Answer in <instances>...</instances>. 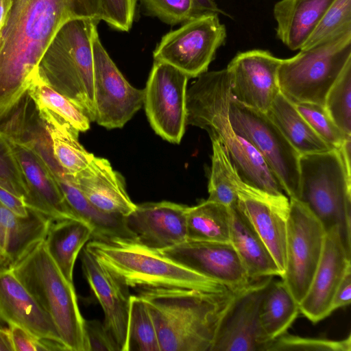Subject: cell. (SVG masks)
Returning <instances> with one entry per match:
<instances>
[{
    "label": "cell",
    "mask_w": 351,
    "mask_h": 351,
    "mask_svg": "<svg viewBox=\"0 0 351 351\" xmlns=\"http://www.w3.org/2000/svg\"><path fill=\"white\" fill-rule=\"evenodd\" d=\"M0 185L23 198L25 202L28 193L25 180L8 141L1 134Z\"/></svg>",
    "instance_id": "obj_39"
},
{
    "label": "cell",
    "mask_w": 351,
    "mask_h": 351,
    "mask_svg": "<svg viewBox=\"0 0 351 351\" xmlns=\"http://www.w3.org/2000/svg\"><path fill=\"white\" fill-rule=\"evenodd\" d=\"M295 105L314 132L332 149H339L351 136L343 133L324 106L308 102Z\"/></svg>",
    "instance_id": "obj_37"
},
{
    "label": "cell",
    "mask_w": 351,
    "mask_h": 351,
    "mask_svg": "<svg viewBox=\"0 0 351 351\" xmlns=\"http://www.w3.org/2000/svg\"><path fill=\"white\" fill-rule=\"evenodd\" d=\"M159 252L231 290L243 289L252 281L230 242L187 239Z\"/></svg>",
    "instance_id": "obj_18"
},
{
    "label": "cell",
    "mask_w": 351,
    "mask_h": 351,
    "mask_svg": "<svg viewBox=\"0 0 351 351\" xmlns=\"http://www.w3.org/2000/svg\"><path fill=\"white\" fill-rule=\"evenodd\" d=\"M243 289H141L138 295L152 317L160 351H211L223 316Z\"/></svg>",
    "instance_id": "obj_3"
},
{
    "label": "cell",
    "mask_w": 351,
    "mask_h": 351,
    "mask_svg": "<svg viewBox=\"0 0 351 351\" xmlns=\"http://www.w3.org/2000/svg\"><path fill=\"white\" fill-rule=\"evenodd\" d=\"M281 61L265 50L237 53L226 67L232 97L265 113L280 93L278 70Z\"/></svg>",
    "instance_id": "obj_17"
},
{
    "label": "cell",
    "mask_w": 351,
    "mask_h": 351,
    "mask_svg": "<svg viewBox=\"0 0 351 351\" xmlns=\"http://www.w3.org/2000/svg\"><path fill=\"white\" fill-rule=\"evenodd\" d=\"M0 258H1V255H0Z\"/></svg>",
    "instance_id": "obj_49"
},
{
    "label": "cell",
    "mask_w": 351,
    "mask_h": 351,
    "mask_svg": "<svg viewBox=\"0 0 351 351\" xmlns=\"http://www.w3.org/2000/svg\"><path fill=\"white\" fill-rule=\"evenodd\" d=\"M148 15L175 25L191 18L192 0H138Z\"/></svg>",
    "instance_id": "obj_40"
},
{
    "label": "cell",
    "mask_w": 351,
    "mask_h": 351,
    "mask_svg": "<svg viewBox=\"0 0 351 351\" xmlns=\"http://www.w3.org/2000/svg\"><path fill=\"white\" fill-rule=\"evenodd\" d=\"M298 199L326 231L339 228L345 249L351 254V175L338 149L300 156Z\"/></svg>",
    "instance_id": "obj_7"
},
{
    "label": "cell",
    "mask_w": 351,
    "mask_h": 351,
    "mask_svg": "<svg viewBox=\"0 0 351 351\" xmlns=\"http://www.w3.org/2000/svg\"><path fill=\"white\" fill-rule=\"evenodd\" d=\"M230 207L204 200L187 208V239L230 242Z\"/></svg>",
    "instance_id": "obj_31"
},
{
    "label": "cell",
    "mask_w": 351,
    "mask_h": 351,
    "mask_svg": "<svg viewBox=\"0 0 351 351\" xmlns=\"http://www.w3.org/2000/svg\"><path fill=\"white\" fill-rule=\"evenodd\" d=\"M0 203L14 213L26 216L28 208L23 198L0 185Z\"/></svg>",
    "instance_id": "obj_45"
},
{
    "label": "cell",
    "mask_w": 351,
    "mask_h": 351,
    "mask_svg": "<svg viewBox=\"0 0 351 351\" xmlns=\"http://www.w3.org/2000/svg\"><path fill=\"white\" fill-rule=\"evenodd\" d=\"M101 0H12L0 32V119L27 91L59 29L77 19L100 21Z\"/></svg>",
    "instance_id": "obj_1"
},
{
    "label": "cell",
    "mask_w": 351,
    "mask_h": 351,
    "mask_svg": "<svg viewBox=\"0 0 351 351\" xmlns=\"http://www.w3.org/2000/svg\"><path fill=\"white\" fill-rule=\"evenodd\" d=\"M8 330L14 351H68L62 343L38 337L19 325H8Z\"/></svg>",
    "instance_id": "obj_42"
},
{
    "label": "cell",
    "mask_w": 351,
    "mask_h": 351,
    "mask_svg": "<svg viewBox=\"0 0 351 351\" xmlns=\"http://www.w3.org/2000/svg\"><path fill=\"white\" fill-rule=\"evenodd\" d=\"M52 221L29 208L27 215H18L0 203V265L11 267L36 244L45 239Z\"/></svg>",
    "instance_id": "obj_24"
},
{
    "label": "cell",
    "mask_w": 351,
    "mask_h": 351,
    "mask_svg": "<svg viewBox=\"0 0 351 351\" xmlns=\"http://www.w3.org/2000/svg\"><path fill=\"white\" fill-rule=\"evenodd\" d=\"M324 106L343 133L351 136V62L329 90Z\"/></svg>",
    "instance_id": "obj_36"
},
{
    "label": "cell",
    "mask_w": 351,
    "mask_h": 351,
    "mask_svg": "<svg viewBox=\"0 0 351 351\" xmlns=\"http://www.w3.org/2000/svg\"><path fill=\"white\" fill-rule=\"evenodd\" d=\"M351 300V268H350L338 285L331 302V311L350 304Z\"/></svg>",
    "instance_id": "obj_44"
},
{
    "label": "cell",
    "mask_w": 351,
    "mask_h": 351,
    "mask_svg": "<svg viewBox=\"0 0 351 351\" xmlns=\"http://www.w3.org/2000/svg\"><path fill=\"white\" fill-rule=\"evenodd\" d=\"M137 0H101V21L110 27L128 32L132 25Z\"/></svg>",
    "instance_id": "obj_41"
},
{
    "label": "cell",
    "mask_w": 351,
    "mask_h": 351,
    "mask_svg": "<svg viewBox=\"0 0 351 351\" xmlns=\"http://www.w3.org/2000/svg\"><path fill=\"white\" fill-rule=\"evenodd\" d=\"M300 313L299 303L284 282L273 280L265 289L259 306L262 328L273 340L287 332Z\"/></svg>",
    "instance_id": "obj_30"
},
{
    "label": "cell",
    "mask_w": 351,
    "mask_h": 351,
    "mask_svg": "<svg viewBox=\"0 0 351 351\" xmlns=\"http://www.w3.org/2000/svg\"><path fill=\"white\" fill-rule=\"evenodd\" d=\"M226 29L217 14H204L183 23L165 34L153 52L154 61L169 64L195 78L207 71Z\"/></svg>",
    "instance_id": "obj_10"
},
{
    "label": "cell",
    "mask_w": 351,
    "mask_h": 351,
    "mask_svg": "<svg viewBox=\"0 0 351 351\" xmlns=\"http://www.w3.org/2000/svg\"><path fill=\"white\" fill-rule=\"evenodd\" d=\"M69 176L85 197L106 213L125 217L136 208L123 178L106 158L94 156L85 169Z\"/></svg>",
    "instance_id": "obj_23"
},
{
    "label": "cell",
    "mask_w": 351,
    "mask_h": 351,
    "mask_svg": "<svg viewBox=\"0 0 351 351\" xmlns=\"http://www.w3.org/2000/svg\"><path fill=\"white\" fill-rule=\"evenodd\" d=\"M11 5L12 0H0V32L6 21Z\"/></svg>",
    "instance_id": "obj_48"
},
{
    "label": "cell",
    "mask_w": 351,
    "mask_h": 351,
    "mask_svg": "<svg viewBox=\"0 0 351 351\" xmlns=\"http://www.w3.org/2000/svg\"><path fill=\"white\" fill-rule=\"evenodd\" d=\"M27 93L39 112L53 114L69 124L79 132L90 128L88 117L69 99L43 82L36 74Z\"/></svg>",
    "instance_id": "obj_32"
},
{
    "label": "cell",
    "mask_w": 351,
    "mask_h": 351,
    "mask_svg": "<svg viewBox=\"0 0 351 351\" xmlns=\"http://www.w3.org/2000/svg\"><path fill=\"white\" fill-rule=\"evenodd\" d=\"M0 134L8 141L25 180L28 193L25 203L27 208L40 213L52 221L78 219L41 157L7 117L0 119Z\"/></svg>",
    "instance_id": "obj_12"
},
{
    "label": "cell",
    "mask_w": 351,
    "mask_h": 351,
    "mask_svg": "<svg viewBox=\"0 0 351 351\" xmlns=\"http://www.w3.org/2000/svg\"><path fill=\"white\" fill-rule=\"evenodd\" d=\"M222 14L226 12L219 9L215 0H192L191 18H195L204 14Z\"/></svg>",
    "instance_id": "obj_46"
},
{
    "label": "cell",
    "mask_w": 351,
    "mask_h": 351,
    "mask_svg": "<svg viewBox=\"0 0 351 351\" xmlns=\"http://www.w3.org/2000/svg\"><path fill=\"white\" fill-rule=\"evenodd\" d=\"M350 351L351 337L341 340L303 337L290 335L288 332L273 339L267 351Z\"/></svg>",
    "instance_id": "obj_38"
},
{
    "label": "cell",
    "mask_w": 351,
    "mask_h": 351,
    "mask_svg": "<svg viewBox=\"0 0 351 351\" xmlns=\"http://www.w3.org/2000/svg\"><path fill=\"white\" fill-rule=\"evenodd\" d=\"M0 351H14L8 328H0Z\"/></svg>",
    "instance_id": "obj_47"
},
{
    "label": "cell",
    "mask_w": 351,
    "mask_h": 351,
    "mask_svg": "<svg viewBox=\"0 0 351 351\" xmlns=\"http://www.w3.org/2000/svg\"><path fill=\"white\" fill-rule=\"evenodd\" d=\"M92 235V228L82 219H64L50 224L45 239L46 249L70 282H73V269L78 254Z\"/></svg>",
    "instance_id": "obj_27"
},
{
    "label": "cell",
    "mask_w": 351,
    "mask_h": 351,
    "mask_svg": "<svg viewBox=\"0 0 351 351\" xmlns=\"http://www.w3.org/2000/svg\"><path fill=\"white\" fill-rule=\"evenodd\" d=\"M230 97L226 68L201 74L186 90V124L204 130L210 140L219 142L244 183L271 195L285 194L262 156L231 126L228 117Z\"/></svg>",
    "instance_id": "obj_2"
},
{
    "label": "cell",
    "mask_w": 351,
    "mask_h": 351,
    "mask_svg": "<svg viewBox=\"0 0 351 351\" xmlns=\"http://www.w3.org/2000/svg\"><path fill=\"white\" fill-rule=\"evenodd\" d=\"M84 276L104 313V324L120 351H128L130 293L129 287L86 248L82 252Z\"/></svg>",
    "instance_id": "obj_21"
},
{
    "label": "cell",
    "mask_w": 351,
    "mask_h": 351,
    "mask_svg": "<svg viewBox=\"0 0 351 351\" xmlns=\"http://www.w3.org/2000/svg\"><path fill=\"white\" fill-rule=\"evenodd\" d=\"M0 322L19 325L38 337L63 343L50 317L40 308L12 269L1 265Z\"/></svg>",
    "instance_id": "obj_22"
},
{
    "label": "cell",
    "mask_w": 351,
    "mask_h": 351,
    "mask_svg": "<svg viewBox=\"0 0 351 351\" xmlns=\"http://www.w3.org/2000/svg\"><path fill=\"white\" fill-rule=\"evenodd\" d=\"M187 208L168 201L136 204L124 221L136 241L160 251L187 240Z\"/></svg>",
    "instance_id": "obj_20"
},
{
    "label": "cell",
    "mask_w": 351,
    "mask_h": 351,
    "mask_svg": "<svg viewBox=\"0 0 351 351\" xmlns=\"http://www.w3.org/2000/svg\"><path fill=\"white\" fill-rule=\"evenodd\" d=\"M351 32V0H334L300 49H307Z\"/></svg>",
    "instance_id": "obj_35"
},
{
    "label": "cell",
    "mask_w": 351,
    "mask_h": 351,
    "mask_svg": "<svg viewBox=\"0 0 351 351\" xmlns=\"http://www.w3.org/2000/svg\"><path fill=\"white\" fill-rule=\"evenodd\" d=\"M228 117L234 130L259 152L289 198L299 195V153L267 114L236 101L231 95Z\"/></svg>",
    "instance_id": "obj_9"
},
{
    "label": "cell",
    "mask_w": 351,
    "mask_h": 351,
    "mask_svg": "<svg viewBox=\"0 0 351 351\" xmlns=\"http://www.w3.org/2000/svg\"><path fill=\"white\" fill-rule=\"evenodd\" d=\"M86 351H120L114 337L104 322L85 319L84 324Z\"/></svg>",
    "instance_id": "obj_43"
},
{
    "label": "cell",
    "mask_w": 351,
    "mask_h": 351,
    "mask_svg": "<svg viewBox=\"0 0 351 351\" xmlns=\"http://www.w3.org/2000/svg\"><path fill=\"white\" fill-rule=\"evenodd\" d=\"M272 276L251 281L237 295L219 326L211 351H267L270 340L260 322L259 306Z\"/></svg>",
    "instance_id": "obj_15"
},
{
    "label": "cell",
    "mask_w": 351,
    "mask_h": 351,
    "mask_svg": "<svg viewBox=\"0 0 351 351\" xmlns=\"http://www.w3.org/2000/svg\"><path fill=\"white\" fill-rule=\"evenodd\" d=\"M95 122L108 129L121 128L141 108L144 90L132 86L104 47L94 28Z\"/></svg>",
    "instance_id": "obj_13"
},
{
    "label": "cell",
    "mask_w": 351,
    "mask_h": 351,
    "mask_svg": "<svg viewBox=\"0 0 351 351\" xmlns=\"http://www.w3.org/2000/svg\"><path fill=\"white\" fill-rule=\"evenodd\" d=\"M97 23L77 19L65 23L43 56L36 74L95 121L92 36Z\"/></svg>",
    "instance_id": "obj_5"
},
{
    "label": "cell",
    "mask_w": 351,
    "mask_h": 351,
    "mask_svg": "<svg viewBox=\"0 0 351 351\" xmlns=\"http://www.w3.org/2000/svg\"><path fill=\"white\" fill-rule=\"evenodd\" d=\"M351 62V32L282 59L278 70L280 92L294 104L324 105L326 97Z\"/></svg>",
    "instance_id": "obj_8"
},
{
    "label": "cell",
    "mask_w": 351,
    "mask_h": 351,
    "mask_svg": "<svg viewBox=\"0 0 351 351\" xmlns=\"http://www.w3.org/2000/svg\"><path fill=\"white\" fill-rule=\"evenodd\" d=\"M50 317L69 351H86L84 319L73 282L68 281L48 253L45 239L10 267Z\"/></svg>",
    "instance_id": "obj_6"
},
{
    "label": "cell",
    "mask_w": 351,
    "mask_h": 351,
    "mask_svg": "<svg viewBox=\"0 0 351 351\" xmlns=\"http://www.w3.org/2000/svg\"><path fill=\"white\" fill-rule=\"evenodd\" d=\"M289 203L285 269L281 279L300 304L320 261L326 231L302 202L289 198Z\"/></svg>",
    "instance_id": "obj_11"
},
{
    "label": "cell",
    "mask_w": 351,
    "mask_h": 351,
    "mask_svg": "<svg viewBox=\"0 0 351 351\" xmlns=\"http://www.w3.org/2000/svg\"><path fill=\"white\" fill-rule=\"evenodd\" d=\"M38 113L49 134L53 157L65 174L73 176L85 169L94 155L79 142L80 132L53 114Z\"/></svg>",
    "instance_id": "obj_29"
},
{
    "label": "cell",
    "mask_w": 351,
    "mask_h": 351,
    "mask_svg": "<svg viewBox=\"0 0 351 351\" xmlns=\"http://www.w3.org/2000/svg\"><path fill=\"white\" fill-rule=\"evenodd\" d=\"M189 77L177 68L154 61L144 89L143 105L154 132L179 144L186 125V86Z\"/></svg>",
    "instance_id": "obj_14"
},
{
    "label": "cell",
    "mask_w": 351,
    "mask_h": 351,
    "mask_svg": "<svg viewBox=\"0 0 351 351\" xmlns=\"http://www.w3.org/2000/svg\"><path fill=\"white\" fill-rule=\"evenodd\" d=\"M232 175L238 195L237 206L270 251L282 278L286 263L289 198L285 194L271 195L246 184L234 170Z\"/></svg>",
    "instance_id": "obj_16"
},
{
    "label": "cell",
    "mask_w": 351,
    "mask_h": 351,
    "mask_svg": "<svg viewBox=\"0 0 351 351\" xmlns=\"http://www.w3.org/2000/svg\"><path fill=\"white\" fill-rule=\"evenodd\" d=\"M160 351L156 329L144 300L131 295L128 328V351Z\"/></svg>",
    "instance_id": "obj_33"
},
{
    "label": "cell",
    "mask_w": 351,
    "mask_h": 351,
    "mask_svg": "<svg viewBox=\"0 0 351 351\" xmlns=\"http://www.w3.org/2000/svg\"><path fill=\"white\" fill-rule=\"evenodd\" d=\"M230 242L249 278L256 280L269 276L281 278V272L270 251L237 206L230 207Z\"/></svg>",
    "instance_id": "obj_26"
},
{
    "label": "cell",
    "mask_w": 351,
    "mask_h": 351,
    "mask_svg": "<svg viewBox=\"0 0 351 351\" xmlns=\"http://www.w3.org/2000/svg\"><path fill=\"white\" fill-rule=\"evenodd\" d=\"M85 248L129 288L231 290L135 240H91Z\"/></svg>",
    "instance_id": "obj_4"
},
{
    "label": "cell",
    "mask_w": 351,
    "mask_h": 351,
    "mask_svg": "<svg viewBox=\"0 0 351 351\" xmlns=\"http://www.w3.org/2000/svg\"><path fill=\"white\" fill-rule=\"evenodd\" d=\"M211 168L208 184V200L228 207L237 204L238 195L232 182L227 154L215 139H212Z\"/></svg>",
    "instance_id": "obj_34"
},
{
    "label": "cell",
    "mask_w": 351,
    "mask_h": 351,
    "mask_svg": "<svg viewBox=\"0 0 351 351\" xmlns=\"http://www.w3.org/2000/svg\"><path fill=\"white\" fill-rule=\"evenodd\" d=\"M334 0H280L274 8L276 36L292 51L300 49Z\"/></svg>",
    "instance_id": "obj_25"
},
{
    "label": "cell",
    "mask_w": 351,
    "mask_h": 351,
    "mask_svg": "<svg viewBox=\"0 0 351 351\" xmlns=\"http://www.w3.org/2000/svg\"><path fill=\"white\" fill-rule=\"evenodd\" d=\"M265 114L300 155L332 149L280 92Z\"/></svg>",
    "instance_id": "obj_28"
},
{
    "label": "cell",
    "mask_w": 351,
    "mask_h": 351,
    "mask_svg": "<svg viewBox=\"0 0 351 351\" xmlns=\"http://www.w3.org/2000/svg\"><path fill=\"white\" fill-rule=\"evenodd\" d=\"M351 268V254L342 242L337 226L326 232L322 254L310 287L299 304L300 313L313 323L330 315L335 292Z\"/></svg>",
    "instance_id": "obj_19"
}]
</instances>
